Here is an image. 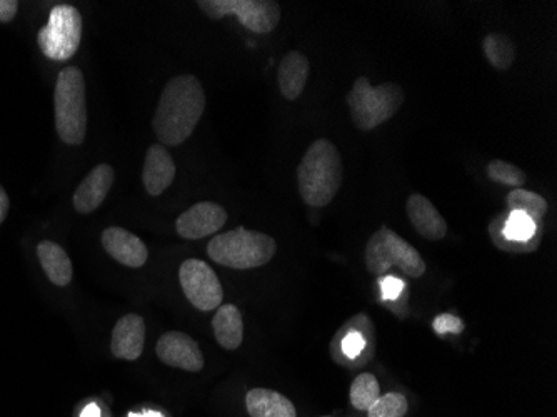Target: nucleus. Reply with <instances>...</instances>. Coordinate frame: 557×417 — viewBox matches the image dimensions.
Returning a JSON list of instances; mask_svg holds the SVG:
<instances>
[{
	"instance_id": "f257e3e1",
	"label": "nucleus",
	"mask_w": 557,
	"mask_h": 417,
	"mask_svg": "<svg viewBox=\"0 0 557 417\" xmlns=\"http://www.w3.org/2000/svg\"><path fill=\"white\" fill-rule=\"evenodd\" d=\"M206 109L202 84L192 74H182L167 82L157 104L152 127L162 146H181L196 131Z\"/></svg>"
},
{
	"instance_id": "f03ea898",
	"label": "nucleus",
	"mask_w": 557,
	"mask_h": 417,
	"mask_svg": "<svg viewBox=\"0 0 557 417\" xmlns=\"http://www.w3.org/2000/svg\"><path fill=\"white\" fill-rule=\"evenodd\" d=\"M341 152L329 139L312 142L297 167V184L307 206H329L342 186Z\"/></svg>"
},
{
	"instance_id": "7ed1b4c3",
	"label": "nucleus",
	"mask_w": 557,
	"mask_h": 417,
	"mask_svg": "<svg viewBox=\"0 0 557 417\" xmlns=\"http://www.w3.org/2000/svg\"><path fill=\"white\" fill-rule=\"evenodd\" d=\"M276 249V241L271 236L244 227L217 234L207 244L212 261L239 271L264 266L274 257Z\"/></svg>"
},
{
	"instance_id": "20e7f679",
	"label": "nucleus",
	"mask_w": 557,
	"mask_h": 417,
	"mask_svg": "<svg viewBox=\"0 0 557 417\" xmlns=\"http://www.w3.org/2000/svg\"><path fill=\"white\" fill-rule=\"evenodd\" d=\"M404 104V91L394 82L371 86L367 77H357L352 91L347 94V106L354 126L362 132L374 131L391 117L396 116Z\"/></svg>"
},
{
	"instance_id": "39448f33",
	"label": "nucleus",
	"mask_w": 557,
	"mask_h": 417,
	"mask_svg": "<svg viewBox=\"0 0 557 417\" xmlns=\"http://www.w3.org/2000/svg\"><path fill=\"white\" fill-rule=\"evenodd\" d=\"M54 107L61 141L69 146L82 144L87 132L86 81L77 67H66L57 77Z\"/></svg>"
},
{
	"instance_id": "423d86ee",
	"label": "nucleus",
	"mask_w": 557,
	"mask_h": 417,
	"mask_svg": "<svg viewBox=\"0 0 557 417\" xmlns=\"http://www.w3.org/2000/svg\"><path fill=\"white\" fill-rule=\"evenodd\" d=\"M364 257L367 271L376 276H384L394 266L399 267L412 279H419L427 271L426 262L416 247L387 227H382L372 234L367 242Z\"/></svg>"
},
{
	"instance_id": "0eeeda50",
	"label": "nucleus",
	"mask_w": 557,
	"mask_h": 417,
	"mask_svg": "<svg viewBox=\"0 0 557 417\" xmlns=\"http://www.w3.org/2000/svg\"><path fill=\"white\" fill-rule=\"evenodd\" d=\"M197 6L212 21L236 16L247 31L267 34L281 21V9L272 0H199Z\"/></svg>"
},
{
	"instance_id": "6e6552de",
	"label": "nucleus",
	"mask_w": 557,
	"mask_h": 417,
	"mask_svg": "<svg viewBox=\"0 0 557 417\" xmlns=\"http://www.w3.org/2000/svg\"><path fill=\"white\" fill-rule=\"evenodd\" d=\"M82 17L74 6H56L51 11L46 27L39 31L42 54L52 61L71 59L81 46Z\"/></svg>"
},
{
	"instance_id": "1a4fd4ad",
	"label": "nucleus",
	"mask_w": 557,
	"mask_h": 417,
	"mask_svg": "<svg viewBox=\"0 0 557 417\" xmlns=\"http://www.w3.org/2000/svg\"><path fill=\"white\" fill-rule=\"evenodd\" d=\"M179 281L187 301L202 312L214 311L224 299L221 282L212 267L201 259H187L179 269Z\"/></svg>"
},
{
	"instance_id": "9d476101",
	"label": "nucleus",
	"mask_w": 557,
	"mask_h": 417,
	"mask_svg": "<svg viewBox=\"0 0 557 417\" xmlns=\"http://www.w3.org/2000/svg\"><path fill=\"white\" fill-rule=\"evenodd\" d=\"M227 212L216 202H197L177 217L176 231L189 241L212 236L226 226Z\"/></svg>"
},
{
	"instance_id": "9b49d317",
	"label": "nucleus",
	"mask_w": 557,
	"mask_h": 417,
	"mask_svg": "<svg viewBox=\"0 0 557 417\" xmlns=\"http://www.w3.org/2000/svg\"><path fill=\"white\" fill-rule=\"evenodd\" d=\"M156 352L157 357L164 364L177 367L182 371L199 372L204 367L201 347L191 336H187L184 332H166L157 341Z\"/></svg>"
},
{
	"instance_id": "f8f14e48",
	"label": "nucleus",
	"mask_w": 557,
	"mask_h": 417,
	"mask_svg": "<svg viewBox=\"0 0 557 417\" xmlns=\"http://www.w3.org/2000/svg\"><path fill=\"white\" fill-rule=\"evenodd\" d=\"M116 174L109 164H99L94 167L86 179L79 184L74 192V209L81 214H91L97 207L106 201L107 194L111 191Z\"/></svg>"
},
{
	"instance_id": "ddd939ff",
	"label": "nucleus",
	"mask_w": 557,
	"mask_h": 417,
	"mask_svg": "<svg viewBox=\"0 0 557 417\" xmlns=\"http://www.w3.org/2000/svg\"><path fill=\"white\" fill-rule=\"evenodd\" d=\"M102 246L109 256L127 267H142L149 259L144 242L122 227H109L102 232Z\"/></svg>"
},
{
	"instance_id": "4468645a",
	"label": "nucleus",
	"mask_w": 557,
	"mask_h": 417,
	"mask_svg": "<svg viewBox=\"0 0 557 417\" xmlns=\"http://www.w3.org/2000/svg\"><path fill=\"white\" fill-rule=\"evenodd\" d=\"M146 322L137 314H127L117 321L112 331L111 351L124 361H136L144 352Z\"/></svg>"
},
{
	"instance_id": "2eb2a0df",
	"label": "nucleus",
	"mask_w": 557,
	"mask_h": 417,
	"mask_svg": "<svg viewBox=\"0 0 557 417\" xmlns=\"http://www.w3.org/2000/svg\"><path fill=\"white\" fill-rule=\"evenodd\" d=\"M406 212L412 227L419 236L429 241H442L447 234V222L426 196L411 194L406 202Z\"/></svg>"
},
{
	"instance_id": "dca6fc26",
	"label": "nucleus",
	"mask_w": 557,
	"mask_h": 417,
	"mask_svg": "<svg viewBox=\"0 0 557 417\" xmlns=\"http://www.w3.org/2000/svg\"><path fill=\"white\" fill-rule=\"evenodd\" d=\"M176 177V164L171 152L162 144H152L147 149L146 164L142 171V182L147 194L152 197L161 196L171 186Z\"/></svg>"
},
{
	"instance_id": "f3484780",
	"label": "nucleus",
	"mask_w": 557,
	"mask_h": 417,
	"mask_svg": "<svg viewBox=\"0 0 557 417\" xmlns=\"http://www.w3.org/2000/svg\"><path fill=\"white\" fill-rule=\"evenodd\" d=\"M309 59L299 51L287 52L282 57L277 71V82L281 89L282 96L287 101H296L306 89L307 79H309Z\"/></svg>"
},
{
	"instance_id": "a211bd4d",
	"label": "nucleus",
	"mask_w": 557,
	"mask_h": 417,
	"mask_svg": "<svg viewBox=\"0 0 557 417\" xmlns=\"http://www.w3.org/2000/svg\"><path fill=\"white\" fill-rule=\"evenodd\" d=\"M251 417H297L296 407L281 392L272 389H252L246 396Z\"/></svg>"
},
{
	"instance_id": "6ab92c4d",
	"label": "nucleus",
	"mask_w": 557,
	"mask_h": 417,
	"mask_svg": "<svg viewBox=\"0 0 557 417\" xmlns=\"http://www.w3.org/2000/svg\"><path fill=\"white\" fill-rule=\"evenodd\" d=\"M212 329L216 341L227 351H236L241 347L244 339V324H242V314L234 304H221L217 307L214 319H212Z\"/></svg>"
},
{
	"instance_id": "aec40b11",
	"label": "nucleus",
	"mask_w": 557,
	"mask_h": 417,
	"mask_svg": "<svg viewBox=\"0 0 557 417\" xmlns=\"http://www.w3.org/2000/svg\"><path fill=\"white\" fill-rule=\"evenodd\" d=\"M37 256L42 269L54 286L66 287L72 281V262L67 252L59 244L52 241H42L37 246Z\"/></svg>"
},
{
	"instance_id": "412c9836",
	"label": "nucleus",
	"mask_w": 557,
	"mask_h": 417,
	"mask_svg": "<svg viewBox=\"0 0 557 417\" xmlns=\"http://www.w3.org/2000/svg\"><path fill=\"white\" fill-rule=\"evenodd\" d=\"M482 51L486 56L487 62L497 71H509L514 59H516V46L511 37L501 32L487 34L482 41Z\"/></svg>"
},
{
	"instance_id": "4be33fe9",
	"label": "nucleus",
	"mask_w": 557,
	"mask_h": 417,
	"mask_svg": "<svg viewBox=\"0 0 557 417\" xmlns=\"http://www.w3.org/2000/svg\"><path fill=\"white\" fill-rule=\"evenodd\" d=\"M506 202L509 211L524 212L534 222H541L549 211V204L544 197L539 196L536 192L526 191L522 187L512 189L507 194Z\"/></svg>"
},
{
	"instance_id": "5701e85b",
	"label": "nucleus",
	"mask_w": 557,
	"mask_h": 417,
	"mask_svg": "<svg viewBox=\"0 0 557 417\" xmlns=\"http://www.w3.org/2000/svg\"><path fill=\"white\" fill-rule=\"evenodd\" d=\"M379 396H381V387H379L376 376L364 372L352 381L351 404L356 407L357 411H367L379 399Z\"/></svg>"
},
{
	"instance_id": "b1692460",
	"label": "nucleus",
	"mask_w": 557,
	"mask_h": 417,
	"mask_svg": "<svg viewBox=\"0 0 557 417\" xmlns=\"http://www.w3.org/2000/svg\"><path fill=\"white\" fill-rule=\"evenodd\" d=\"M409 409L407 399L401 392L381 394L374 404L367 409L369 417H404Z\"/></svg>"
},
{
	"instance_id": "393cba45",
	"label": "nucleus",
	"mask_w": 557,
	"mask_h": 417,
	"mask_svg": "<svg viewBox=\"0 0 557 417\" xmlns=\"http://www.w3.org/2000/svg\"><path fill=\"white\" fill-rule=\"evenodd\" d=\"M487 176L494 182L514 187V189L524 186L527 181L526 172L514 166L511 162L502 161V159H494V161L489 162Z\"/></svg>"
},
{
	"instance_id": "a878e982",
	"label": "nucleus",
	"mask_w": 557,
	"mask_h": 417,
	"mask_svg": "<svg viewBox=\"0 0 557 417\" xmlns=\"http://www.w3.org/2000/svg\"><path fill=\"white\" fill-rule=\"evenodd\" d=\"M347 331V327H346ZM364 347H366V337L362 336L361 331L357 329H349L346 336L342 337L341 351L347 359H357L364 352Z\"/></svg>"
},
{
	"instance_id": "bb28decb",
	"label": "nucleus",
	"mask_w": 557,
	"mask_h": 417,
	"mask_svg": "<svg viewBox=\"0 0 557 417\" xmlns=\"http://www.w3.org/2000/svg\"><path fill=\"white\" fill-rule=\"evenodd\" d=\"M434 331L439 334V336H444L447 332L451 334H461L464 331V322L459 319V317L454 316V314H441L434 319Z\"/></svg>"
},
{
	"instance_id": "cd10ccee",
	"label": "nucleus",
	"mask_w": 557,
	"mask_h": 417,
	"mask_svg": "<svg viewBox=\"0 0 557 417\" xmlns=\"http://www.w3.org/2000/svg\"><path fill=\"white\" fill-rule=\"evenodd\" d=\"M404 286H406V284H404V282L402 281H399V279H396V277H382V297H384V299H387V301H394V299H397V297H399V294H401Z\"/></svg>"
},
{
	"instance_id": "c85d7f7f",
	"label": "nucleus",
	"mask_w": 557,
	"mask_h": 417,
	"mask_svg": "<svg viewBox=\"0 0 557 417\" xmlns=\"http://www.w3.org/2000/svg\"><path fill=\"white\" fill-rule=\"evenodd\" d=\"M19 2L17 0H0V24H7L16 17Z\"/></svg>"
},
{
	"instance_id": "c756f323",
	"label": "nucleus",
	"mask_w": 557,
	"mask_h": 417,
	"mask_svg": "<svg viewBox=\"0 0 557 417\" xmlns=\"http://www.w3.org/2000/svg\"><path fill=\"white\" fill-rule=\"evenodd\" d=\"M81 417H101V411L96 404H89V406L82 411Z\"/></svg>"
},
{
	"instance_id": "7c9ffc66",
	"label": "nucleus",
	"mask_w": 557,
	"mask_h": 417,
	"mask_svg": "<svg viewBox=\"0 0 557 417\" xmlns=\"http://www.w3.org/2000/svg\"><path fill=\"white\" fill-rule=\"evenodd\" d=\"M144 416H146V417H162L161 414H157V412H147V414H144Z\"/></svg>"
},
{
	"instance_id": "2f4dec72",
	"label": "nucleus",
	"mask_w": 557,
	"mask_h": 417,
	"mask_svg": "<svg viewBox=\"0 0 557 417\" xmlns=\"http://www.w3.org/2000/svg\"><path fill=\"white\" fill-rule=\"evenodd\" d=\"M129 417H146L144 414H131Z\"/></svg>"
},
{
	"instance_id": "473e14b6",
	"label": "nucleus",
	"mask_w": 557,
	"mask_h": 417,
	"mask_svg": "<svg viewBox=\"0 0 557 417\" xmlns=\"http://www.w3.org/2000/svg\"><path fill=\"white\" fill-rule=\"evenodd\" d=\"M324 417H331V416H324Z\"/></svg>"
}]
</instances>
